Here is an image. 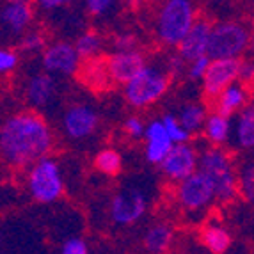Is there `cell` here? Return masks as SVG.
<instances>
[{"label": "cell", "mask_w": 254, "mask_h": 254, "mask_svg": "<svg viewBox=\"0 0 254 254\" xmlns=\"http://www.w3.org/2000/svg\"><path fill=\"white\" fill-rule=\"evenodd\" d=\"M61 254H89V249H87V244L82 238L75 237L64 242Z\"/></svg>", "instance_id": "d6a6232c"}, {"label": "cell", "mask_w": 254, "mask_h": 254, "mask_svg": "<svg viewBox=\"0 0 254 254\" xmlns=\"http://www.w3.org/2000/svg\"><path fill=\"white\" fill-rule=\"evenodd\" d=\"M66 4V2H63V0H39V7L43 9H55V7H63V5Z\"/></svg>", "instance_id": "74e56055"}, {"label": "cell", "mask_w": 254, "mask_h": 254, "mask_svg": "<svg viewBox=\"0 0 254 254\" xmlns=\"http://www.w3.org/2000/svg\"><path fill=\"white\" fill-rule=\"evenodd\" d=\"M94 165H96V169L100 173L116 176L121 171L123 160H121V155L116 149H102L94 158Z\"/></svg>", "instance_id": "484cf974"}, {"label": "cell", "mask_w": 254, "mask_h": 254, "mask_svg": "<svg viewBox=\"0 0 254 254\" xmlns=\"http://www.w3.org/2000/svg\"><path fill=\"white\" fill-rule=\"evenodd\" d=\"M164 174L174 182H183L197 169V153L190 144H174L160 162Z\"/></svg>", "instance_id": "8fae6325"}, {"label": "cell", "mask_w": 254, "mask_h": 254, "mask_svg": "<svg viewBox=\"0 0 254 254\" xmlns=\"http://www.w3.org/2000/svg\"><path fill=\"white\" fill-rule=\"evenodd\" d=\"M237 140L244 149H251L254 146V109L251 105L242 110L237 121Z\"/></svg>", "instance_id": "cb8c5ba5"}, {"label": "cell", "mask_w": 254, "mask_h": 254, "mask_svg": "<svg viewBox=\"0 0 254 254\" xmlns=\"http://www.w3.org/2000/svg\"><path fill=\"white\" fill-rule=\"evenodd\" d=\"M178 123L182 125V128L187 133H192V131H197L204 127V119H206V110L204 107L197 105V103H187L180 110V118Z\"/></svg>", "instance_id": "603a6c76"}, {"label": "cell", "mask_w": 254, "mask_h": 254, "mask_svg": "<svg viewBox=\"0 0 254 254\" xmlns=\"http://www.w3.org/2000/svg\"><path fill=\"white\" fill-rule=\"evenodd\" d=\"M116 52H133L137 47V38L133 34H119L112 41Z\"/></svg>", "instance_id": "1f68e13d"}, {"label": "cell", "mask_w": 254, "mask_h": 254, "mask_svg": "<svg viewBox=\"0 0 254 254\" xmlns=\"http://www.w3.org/2000/svg\"><path fill=\"white\" fill-rule=\"evenodd\" d=\"M210 29L212 23L208 20H195L192 29L189 30V34L182 39V43L178 45L180 57L185 63H192V61L199 59L206 55L208 48V38H210Z\"/></svg>", "instance_id": "5bb4252c"}, {"label": "cell", "mask_w": 254, "mask_h": 254, "mask_svg": "<svg viewBox=\"0 0 254 254\" xmlns=\"http://www.w3.org/2000/svg\"><path fill=\"white\" fill-rule=\"evenodd\" d=\"M105 63L110 80L118 82V84H128L146 66L144 57L139 50L114 52Z\"/></svg>", "instance_id": "4fadbf2b"}, {"label": "cell", "mask_w": 254, "mask_h": 254, "mask_svg": "<svg viewBox=\"0 0 254 254\" xmlns=\"http://www.w3.org/2000/svg\"><path fill=\"white\" fill-rule=\"evenodd\" d=\"M55 93L54 76L47 73H38L27 84V100L32 107H45Z\"/></svg>", "instance_id": "e0dca14e"}, {"label": "cell", "mask_w": 254, "mask_h": 254, "mask_svg": "<svg viewBox=\"0 0 254 254\" xmlns=\"http://www.w3.org/2000/svg\"><path fill=\"white\" fill-rule=\"evenodd\" d=\"M185 61L180 57V55H173V57H169V61H167V69H169L171 76H178L180 73L183 71V68H185Z\"/></svg>", "instance_id": "d590c367"}, {"label": "cell", "mask_w": 254, "mask_h": 254, "mask_svg": "<svg viewBox=\"0 0 254 254\" xmlns=\"http://www.w3.org/2000/svg\"><path fill=\"white\" fill-rule=\"evenodd\" d=\"M32 20V5L25 0H13L0 9V25L13 34H20Z\"/></svg>", "instance_id": "2e32d148"}, {"label": "cell", "mask_w": 254, "mask_h": 254, "mask_svg": "<svg viewBox=\"0 0 254 254\" xmlns=\"http://www.w3.org/2000/svg\"><path fill=\"white\" fill-rule=\"evenodd\" d=\"M169 87V76L153 66H144L128 84H125V98L133 107H146L160 100Z\"/></svg>", "instance_id": "5b68a950"}, {"label": "cell", "mask_w": 254, "mask_h": 254, "mask_svg": "<svg viewBox=\"0 0 254 254\" xmlns=\"http://www.w3.org/2000/svg\"><path fill=\"white\" fill-rule=\"evenodd\" d=\"M199 173L204 174L208 182L212 183L213 195L220 203H229L237 195V174L233 171V164L229 155L220 148H208L197 158Z\"/></svg>", "instance_id": "7a4b0ae2"}, {"label": "cell", "mask_w": 254, "mask_h": 254, "mask_svg": "<svg viewBox=\"0 0 254 254\" xmlns=\"http://www.w3.org/2000/svg\"><path fill=\"white\" fill-rule=\"evenodd\" d=\"M213 199H215V195H213L212 183L208 182L206 176L201 174L199 171H195L189 178L180 182L178 201L185 210H190V212L201 210V208L208 206Z\"/></svg>", "instance_id": "ba28073f"}, {"label": "cell", "mask_w": 254, "mask_h": 254, "mask_svg": "<svg viewBox=\"0 0 254 254\" xmlns=\"http://www.w3.org/2000/svg\"><path fill=\"white\" fill-rule=\"evenodd\" d=\"M240 59H217L210 61L203 76V89L206 96L217 98L226 87L238 80Z\"/></svg>", "instance_id": "9c48e42d"}, {"label": "cell", "mask_w": 254, "mask_h": 254, "mask_svg": "<svg viewBox=\"0 0 254 254\" xmlns=\"http://www.w3.org/2000/svg\"><path fill=\"white\" fill-rule=\"evenodd\" d=\"M116 7L114 0H87L85 9L94 16H107V14Z\"/></svg>", "instance_id": "f546056e"}, {"label": "cell", "mask_w": 254, "mask_h": 254, "mask_svg": "<svg viewBox=\"0 0 254 254\" xmlns=\"http://www.w3.org/2000/svg\"><path fill=\"white\" fill-rule=\"evenodd\" d=\"M253 75H254V66L251 61H242L240 63V71H238V78L246 82L253 80Z\"/></svg>", "instance_id": "8d00e7d4"}, {"label": "cell", "mask_w": 254, "mask_h": 254, "mask_svg": "<svg viewBox=\"0 0 254 254\" xmlns=\"http://www.w3.org/2000/svg\"><path fill=\"white\" fill-rule=\"evenodd\" d=\"M45 36L38 30H32V32H27L21 39V48L27 52H39L45 48Z\"/></svg>", "instance_id": "f1b7e54d"}, {"label": "cell", "mask_w": 254, "mask_h": 254, "mask_svg": "<svg viewBox=\"0 0 254 254\" xmlns=\"http://www.w3.org/2000/svg\"><path fill=\"white\" fill-rule=\"evenodd\" d=\"M162 125H164V130L169 137V140L173 144H187V140L190 139V133H187L182 128V125L178 123V119L174 116H164L160 119Z\"/></svg>", "instance_id": "4316f807"}, {"label": "cell", "mask_w": 254, "mask_h": 254, "mask_svg": "<svg viewBox=\"0 0 254 254\" xmlns=\"http://www.w3.org/2000/svg\"><path fill=\"white\" fill-rule=\"evenodd\" d=\"M208 64H210V59H208L206 55H204V57H199V59L192 61L190 68H189V75H190V78H194V80H203Z\"/></svg>", "instance_id": "e575fe53"}, {"label": "cell", "mask_w": 254, "mask_h": 254, "mask_svg": "<svg viewBox=\"0 0 254 254\" xmlns=\"http://www.w3.org/2000/svg\"><path fill=\"white\" fill-rule=\"evenodd\" d=\"M247 102V91L246 87L238 82L231 84L226 87L222 93L217 96V114L224 116L229 119V116H233L237 110H240Z\"/></svg>", "instance_id": "ac0fdd59"}, {"label": "cell", "mask_w": 254, "mask_h": 254, "mask_svg": "<svg viewBox=\"0 0 254 254\" xmlns=\"http://www.w3.org/2000/svg\"><path fill=\"white\" fill-rule=\"evenodd\" d=\"M52 130L36 112H18L0 125V157L13 167L34 165L52 149Z\"/></svg>", "instance_id": "6da1fadb"}, {"label": "cell", "mask_w": 254, "mask_h": 254, "mask_svg": "<svg viewBox=\"0 0 254 254\" xmlns=\"http://www.w3.org/2000/svg\"><path fill=\"white\" fill-rule=\"evenodd\" d=\"M64 131L68 133L71 139H84L89 137L98 127V114L96 110L84 103H76L71 105L63 119Z\"/></svg>", "instance_id": "7c38bea8"}, {"label": "cell", "mask_w": 254, "mask_h": 254, "mask_svg": "<svg viewBox=\"0 0 254 254\" xmlns=\"http://www.w3.org/2000/svg\"><path fill=\"white\" fill-rule=\"evenodd\" d=\"M142 137L146 139V160L151 162V164H160L165 158V155L169 153V149L174 146L165 133L160 119L151 121L144 128V135Z\"/></svg>", "instance_id": "9a60e30c"}, {"label": "cell", "mask_w": 254, "mask_h": 254, "mask_svg": "<svg viewBox=\"0 0 254 254\" xmlns=\"http://www.w3.org/2000/svg\"><path fill=\"white\" fill-rule=\"evenodd\" d=\"M43 68L47 75H75L80 69V59L71 43H54L43 52Z\"/></svg>", "instance_id": "30bf717a"}, {"label": "cell", "mask_w": 254, "mask_h": 254, "mask_svg": "<svg viewBox=\"0 0 254 254\" xmlns=\"http://www.w3.org/2000/svg\"><path fill=\"white\" fill-rule=\"evenodd\" d=\"M73 48H75L78 59H84V61L94 59L98 55V52L102 50V38L94 30H87V32L78 36Z\"/></svg>", "instance_id": "d4e9b609"}, {"label": "cell", "mask_w": 254, "mask_h": 254, "mask_svg": "<svg viewBox=\"0 0 254 254\" xmlns=\"http://www.w3.org/2000/svg\"><path fill=\"white\" fill-rule=\"evenodd\" d=\"M174 231L167 224H157L144 235V249L148 254H165L173 244Z\"/></svg>", "instance_id": "ffe728a7"}, {"label": "cell", "mask_w": 254, "mask_h": 254, "mask_svg": "<svg viewBox=\"0 0 254 254\" xmlns=\"http://www.w3.org/2000/svg\"><path fill=\"white\" fill-rule=\"evenodd\" d=\"M82 80L87 87L94 91H103L109 89L110 85V76L107 71V63L100 57H94V59L85 61V64L82 66Z\"/></svg>", "instance_id": "d6986e66"}, {"label": "cell", "mask_w": 254, "mask_h": 254, "mask_svg": "<svg viewBox=\"0 0 254 254\" xmlns=\"http://www.w3.org/2000/svg\"><path fill=\"white\" fill-rule=\"evenodd\" d=\"M237 189H240L244 197L249 203L254 199V167L251 162L247 165H244L240 176H237Z\"/></svg>", "instance_id": "83f0119b"}, {"label": "cell", "mask_w": 254, "mask_h": 254, "mask_svg": "<svg viewBox=\"0 0 254 254\" xmlns=\"http://www.w3.org/2000/svg\"><path fill=\"white\" fill-rule=\"evenodd\" d=\"M229 131H231V125H229V119L224 116L213 112L204 119V133H206L208 140L215 144V148H219V144H224L229 139Z\"/></svg>", "instance_id": "7402d4cb"}, {"label": "cell", "mask_w": 254, "mask_h": 254, "mask_svg": "<svg viewBox=\"0 0 254 254\" xmlns=\"http://www.w3.org/2000/svg\"><path fill=\"white\" fill-rule=\"evenodd\" d=\"M195 21L194 4L189 0H167L157 16V36L169 47H178Z\"/></svg>", "instance_id": "3957f363"}, {"label": "cell", "mask_w": 254, "mask_h": 254, "mask_svg": "<svg viewBox=\"0 0 254 254\" xmlns=\"http://www.w3.org/2000/svg\"><path fill=\"white\" fill-rule=\"evenodd\" d=\"M249 30L238 21H219L210 29L206 57L217 59H238L249 45Z\"/></svg>", "instance_id": "277c9868"}, {"label": "cell", "mask_w": 254, "mask_h": 254, "mask_svg": "<svg viewBox=\"0 0 254 254\" xmlns=\"http://www.w3.org/2000/svg\"><path fill=\"white\" fill-rule=\"evenodd\" d=\"M144 128H146V125L142 123V119L135 118V116H130V118L125 121V130H127L128 135L133 137V139H139V137L144 135Z\"/></svg>", "instance_id": "836d02e7"}, {"label": "cell", "mask_w": 254, "mask_h": 254, "mask_svg": "<svg viewBox=\"0 0 254 254\" xmlns=\"http://www.w3.org/2000/svg\"><path fill=\"white\" fill-rule=\"evenodd\" d=\"M201 240L213 254H224L231 247V235L217 224H208L201 233Z\"/></svg>", "instance_id": "44dd1931"}, {"label": "cell", "mask_w": 254, "mask_h": 254, "mask_svg": "<svg viewBox=\"0 0 254 254\" xmlns=\"http://www.w3.org/2000/svg\"><path fill=\"white\" fill-rule=\"evenodd\" d=\"M30 195L38 203H54L63 195L64 182L61 176V167L54 158H41L32 165L27 178Z\"/></svg>", "instance_id": "8992f818"}, {"label": "cell", "mask_w": 254, "mask_h": 254, "mask_svg": "<svg viewBox=\"0 0 254 254\" xmlns=\"http://www.w3.org/2000/svg\"><path fill=\"white\" fill-rule=\"evenodd\" d=\"M148 199L146 194L137 187H127L112 197L110 203V219L114 224L128 226L133 224L146 213Z\"/></svg>", "instance_id": "52a82bcc"}, {"label": "cell", "mask_w": 254, "mask_h": 254, "mask_svg": "<svg viewBox=\"0 0 254 254\" xmlns=\"http://www.w3.org/2000/svg\"><path fill=\"white\" fill-rule=\"evenodd\" d=\"M18 64V55L13 50L0 48V75L7 71H13Z\"/></svg>", "instance_id": "4dcf8cb0"}]
</instances>
